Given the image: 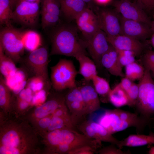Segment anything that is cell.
Returning <instances> with one entry per match:
<instances>
[{
    "label": "cell",
    "instance_id": "obj_1",
    "mask_svg": "<svg viewBox=\"0 0 154 154\" xmlns=\"http://www.w3.org/2000/svg\"><path fill=\"white\" fill-rule=\"evenodd\" d=\"M4 121L0 126V154L36 153L38 139L34 128L23 120Z\"/></svg>",
    "mask_w": 154,
    "mask_h": 154
},
{
    "label": "cell",
    "instance_id": "obj_2",
    "mask_svg": "<svg viewBox=\"0 0 154 154\" xmlns=\"http://www.w3.org/2000/svg\"><path fill=\"white\" fill-rule=\"evenodd\" d=\"M77 26L68 24L57 26L51 36L50 55L75 57L80 54H87L86 42L80 38Z\"/></svg>",
    "mask_w": 154,
    "mask_h": 154
},
{
    "label": "cell",
    "instance_id": "obj_3",
    "mask_svg": "<svg viewBox=\"0 0 154 154\" xmlns=\"http://www.w3.org/2000/svg\"><path fill=\"white\" fill-rule=\"evenodd\" d=\"M50 69V80L54 89L61 91L76 86V78L78 73L72 61L60 59Z\"/></svg>",
    "mask_w": 154,
    "mask_h": 154
},
{
    "label": "cell",
    "instance_id": "obj_4",
    "mask_svg": "<svg viewBox=\"0 0 154 154\" xmlns=\"http://www.w3.org/2000/svg\"><path fill=\"white\" fill-rule=\"evenodd\" d=\"M138 85L139 93L135 105L141 116L149 120L154 114V80L150 71L145 69Z\"/></svg>",
    "mask_w": 154,
    "mask_h": 154
},
{
    "label": "cell",
    "instance_id": "obj_5",
    "mask_svg": "<svg viewBox=\"0 0 154 154\" xmlns=\"http://www.w3.org/2000/svg\"><path fill=\"white\" fill-rule=\"evenodd\" d=\"M23 33L12 25L6 26L0 31V45L5 54L15 63L21 62L24 53Z\"/></svg>",
    "mask_w": 154,
    "mask_h": 154
},
{
    "label": "cell",
    "instance_id": "obj_6",
    "mask_svg": "<svg viewBox=\"0 0 154 154\" xmlns=\"http://www.w3.org/2000/svg\"><path fill=\"white\" fill-rule=\"evenodd\" d=\"M22 62L27 71L33 76L40 77L47 83L51 84L48 75V53L46 47H40L30 52Z\"/></svg>",
    "mask_w": 154,
    "mask_h": 154
},
{
    "label": "cell",
    "instance_id": "obj_7",
    "mask_svg": "<svg viewBox=\"0 0 154 154\" xmlns=\"http://www.w3.org/2000/svg\"><path fill=\"white\" fill-rule=\"evenodd\" d=\"M40 0L31 2L17 0L12 20L26 27L35 26L38 19Z\"/></svg>",
    "mask_w": 154,
    "mask_h": 154
},
{
    "label": "cell",
    "instance_id": "obj_8",
    "mask_svg": "<svg viewBox=\"0 0 154 154\" xmlns=\"http://www.w3.org/2000/svg\"><path fill=\"white\" fill-rule=\"evenodd\" d=\"M87 48L97 67L102 66L101 59L109 49V43L106 34L100 29L86 41Z\"/></svg>",
    "mask_w": 154,
    "mask_h": 154
},
{
    "label": "cell",
    "instance_id": "obj_9",
    "mask_svg": "<svg viewBox=\"0 0 154 154\" xmlns=\"http://www.w3.org/2000/svg\"><path fill=\"white\" fill-rule=\"evenodd\" d=\"M113 10L103 9L96 14L100 29L107 35L111 37L121 35L120 15Z\"/></svg>",
    "mask_w": 154,
    "mask_h": 154
},
{
    "label": "cell",
    "instance_id": "obj_10",
    "mask_svg": "<svg viewBox=\"0 0 154 154\" xmlns=\"http://www.w3.org/2000/svg\"><path fill=\"white\" fill-rule=\"evenodd\" d=\"M114 6L116 10L123 18L137 21L152 26L151 22L142 8L128 0H121L116 2Z\"/></svg>",
    "mask_w": 154,
    "mask_h": 154
},
{
    "label": "cell",
    "instance_id": "obj_11",
    "mask_svg": "<svg viewBox=\"0 0 154 154\" xmlns=\"http://www.w3.org/2000/svg\"><path fill=\"white\" fill-rule=\"evenodd\" d=\"M75 20L78 30L86 41L100 29L97 15L88 8L81 13Z\"/></svg>",
    "mask_w": 154,
    "mask_h": 154
},
{
    "label": "cell",
    "instance_id": "obj_12",
    "mask_svg": "<svg viewBox=\"0 0 154 154\" xmlns=\"http://www.w3.org/2000/svg\"><path fill=\"white\" fill-rule=\"evenodd\" d=\"M121 35L138 40H144L151 35L152 31L149 27L142 23L126 19L120 15Z\"/></svg>",
    "mask_w": 154,
    "mask_h": 154
},
{
    "label": "cell",
    "instance_id": "obj_13",
    "mask_svg": "<svg viewBox=\"0 0 154 154\" xmlns=\"http://www.w3.org/2000/svg\"><path fill=\"white\" fill-rule=\"evenodd\" d=\"M107 38L110 44L116 50L131 51L135 56L140 54L144 48L143 44L139 40L125 35L107 37Z\"/></svg>",
    "mask_w": 154,
    "mask_h": 154
},
{
    "label": "cell",
    "instance_id": "obj_14",
    "mask_svg": "<svg viewBox=\"0 0 154 154\" xmlns=\"http://www.w3.org/2000/svg\"><path fill=\"white\" fill-rule=\"evenodd\" d=\"M69 89L65 101L73 118L74 116L79 117L86 115L85 106L79 87L76 86Z\"/></svg>",
    "mask_w": 154,
    "mask_h": 154
},
{
    "label": "cell",
    "instance_id": "obj_15",
    "mask_svg": "<svg viewBox=\"0 0 154 154\" xmlns=\"http://www.w3.org/2000/svg\"><path fill=\"white\" fill-rule=\"evenodd\" d=\"M85 81L79 88L85 106L86 114H91L100 109V100L91 81Z\"/></svg>",
    "mask_w": 154,
    "mask_h": 154
},
{
    "label": "cell",
    "instance_id": "obj_16",
    "mask_svg": "<svg viewBox=\"0 0 154 154\" xmlns=\"http://www.w3.org/2000/svg\"><path fill=\"white\" fill-rule=\"evenodd\" d=\"M65 104V98L59 96L52 97L35 109L32 114L33 120L35 121L51 115Z\"/></svg>",
    "mask_w": 154,
    "mask_h": 154
},
{
    "label": "cell",
    "instance_id": "obj_17",
    "mask_svg": "<svg viewBox=\"0 0 154 154\" xmlns=\"http://www.w3.org/2000/svg\"><path fill=\"white\" fill-rule=\"evenodd\" d=\"M101 64L112 75L123 77L125 75L118 58L117 50L111 45L109 50L102 56Z\"/></svg>",
    "mask_w": 154,
    "mask_h": 154
},
{
    "label": "cell",
    "instance_id": "obj_18",
    "mask_svg": "<svg viewBox=\"0 0 154 154\" xmlns=\"http://www.w3.org/2000/svg\"><path fill=\"white\" fill-rule=\"evenodd\" d=\"M88 8L82 0H60V11L69 21L75 20L84 10Z\"/></svg>",
    "mask_w": 154,
    "mask_h": 154
},
{
    "label": "cell",
    "instance_id": "obj_19",
    "mask_svg": "<svg viewBox=\"0 0 154 154\" xmlns=\"http://www.w3.org/2000/svg\"><path fill=\"white\" fill-rule=\"evenodd\" d=\"M78 61L79 67L78 73L82 75L86 81H91L98 74L97 66L94 61L87 54H82L75 57Z\"/></svg>",
    "mask_w": 154,
    "mask_h": 154
},
{
    "label": "cell",
    "instance_id": "obj_20",
    "mask_svg": "<svg viewBox=\"0 0 154 154\" xmlns=\"http://www.w3.org/2000/svg\"><path fill=\"white\" fill-rule=\"evenodd\" d=\"M27 76L24 70L18 68L13 73L4 78L6 85L12 93L17 95L26 86Z\"/></svg>",
    "mask_w": 154,
    "mask_h": 154
},
{
    "label": "cell",
    "instance_id": "obj_21",
    "mask_svg": "<svg viewBox=\"0 0 154 154\" xmlns=\"http://www.w3.org/2000/svg\"><path fill=\"white\" fill-rule=\"evenodd\" d=\"M149 144H154V133L151 131L148 135L131 134L124 139L120 141L117 145L121 149L124 146L136 147Z\"/></svg>",
    "mask_w": 154,
    "mask_h": 154
},
{
    "label": "cell",
    "instance_id": "obj_22",
    "mask_svg": "<svg viewBox=\"0 0 154 154\" xmlns=\"http://www.w3.org/2000/svg\"><path fill=\"white\" fill-rule=\"evenodd\" d=\"M92 128L89 137L91 139L111 143L116 145H118L120 141L115 137L106 129L96 122L89 121Z\"/></svg>",
    "mask_w": 154,
    "mask_h": 154
},
{
    "label": "cell",
    "instance_id": "obj_23",
    "mask_svg": "<svg viewBox=\"0 0 154 154\" xmlns=\"http://www.w3.org/2000/svg\"><path fill=\"white\" fill-rule=\"evenodd\" d=\"M12 92L6 85L4 78L0 76V106L5 115L10 114L14 108L11 95Z\"/></svg>",
    "mask_w": 154,
    "mask_h": 154
},
{
    "label": "cell",
    "instance_id": "obj_24",
    "mask_svg": "<svg viewBox=\"0 0 154 154\" xmlns=\"http://www.w3.org/2000/svg\"><path fill=\"white\" fill-rule=\"evenodd\" d=\"M22 40L25 49L30 52L39 48L41 44L40 35L34 31L28 30L23 32Z\"/></svg>",
    "mask_w": 154,
    "mask_h": 154
},
{
    "label": "cell",
    "instance_id": "obj_25",
    "mask_svg": "<svg viewBox=\"0 0 154 154\" xmlns=\"http://www.w3.org/2000/svg\"><path fill=\"white\" fill-rule=\"evenodd\" d=\"M108 100L117 108L128 105L129 100L127 94L119 84L111 89L108 95Z\"/></svg>",
    "mask_w": 154,
    "mask_h": 154
},
{
    "label": "cell",
    "instance_id": "obj_26",
    "mask_svg": "<svg viewBox=\"0 0 154 154\" xmlns=\"http://www.w3.org/2000/svg\"><path fill=\"white\" fill-rule=\"evenodd\" d=\"M15 5L11 0H0V23L5 26H11V22Z\"/></svg>",
    "mask_w": 154,
    "mask_h": 154
},
{
    "label": "cell",
    "instance_id": "obj_27",
    "mask_svg": "<svg viewBox=\"0 0 154 154\" xmlns=\"http://www.w3.org/2000/svg\"><path fill=\"white\" fill-rule=\"evenodd\" d=\"M15 62L5 54L0 45V71L1 74L5 78L17 70Z\"/></svg>",
    "mask_w": 154,
    "mask_h": 154
},
{
    "label": "cell",
    "instance_id": "obj_28",
    "mask_svg": "<svg viewBox=\"0 0 154 154\" xmlns=\"http://www.w3.org/2000/svg\"><path fill=\"white\" fill-rule=\"evenodd\" d=\"M74 125V123L71 117L52 116L49 125L46 131L44 133L64 127H67L73 128Z\"/></svg>",
    "mask_w": 154,
    "mask_h": 154
},
{
    "label": "cell",
    "instance_id": "obj_29",
    "mask_svg": "<svg viewBox=\"0 0 154 154\" xmlns=\"http://www.w3.org/2000/svg\"><path fill=\"white\" fill-rule=\"evenodd\" d=\"M93 87L99 96L102 97L108 95L111 89L108 81L105 78L97 74L94 76L91 81Z\"/></svg>",
    "mask_w": 154,
    "mask_h": 154
},
{
    "label": "cell",
    "instance_id": "obj_30",
    "mask_svg": "<svg viewBox=\"0 0 154 154\" xmlns=\"http://www.w3.org/2000/svg\"><path fill=\"white\" fill-rule=\"evenodd\" d=\"M145 71V68L135 61L125 66V76L132 81L140 80Z\"/></svg>",
    "mask_w": 154,
    "mask_h": 154
},
{
    "label": "cell",
    "instance_id": "obj_31",
    "mask_svg": "<svg viewBox=\"0 0 154 154\" xmlns=\"http://www.w3.org/2000/svg\"><path fill=\"white\" fill-rule=\"evenodd\" d=\"M41 12L60 16V0H41Z\"/></svg>",
    "mask_w": 154,
    "mask_h": 154
},
{
    "label": "cell",
    "instance_id": "obj_32",
    "mask_svg": "<svg viewBox=\"0 0 154 154\" xmlns=\"http://www.w3.org/2000/svg\"><path fill=\"white\" fill-rule=\"evenodd\" d=\"M51 84L47 83L43 78L38 76H34L28 79L26 86L29 88L33 93L44 89V86L50 87Z\"/></svg>",
    "mask_w": 154,
    "mask_h": 154
},
{
    "label": "cell",
    "instance_id": "obj_33",
    "mask_svg": "<svg viewBox=\"0 0 154 154\" xmlns=\"http://www.w3.org/2000/svg\"><path fill=\"white\" fill-rule=\"evenodd\" d=\"M116 50L119 62L122 67H125L135 61V55L133 52L128 50Z\"/></svg>",
    "mask_w": 154,
    "mask_h": 154
},
{
    "label": "cell",
    "instance_id": "obj_34",
    "mask_svg": "<svg viewBox=\"0 0 154 154\" xmlns=\"http://www.w3.org/2000/svg\"><path fill=\"white\" fill-rule=\"evenodd\" d=\"M41 25L43 29L56 26L60 20V16L41 12Z\"/></svg>",
    "mask_w": 154,
    "mask_h": 154
},
{
    "label": "cell",
    "instance_id": "obj_35",
    "mask_svg": "<svg viewBox=\"0 0 154 154\" xmlns=\"http://www.w3.org/2000/svg\"><path fill=\"white\" fill-rule=\"evenodd\" d=\"M102 145H86L82 146L69 151L68 154H93Z\"/></svg>",
    "mask_w": 154,
    "mask_h": 154
},
{
    "label": "cell",
    "instance_id": "obj_36",
    "mask_svg": "<svg viewBox=\"0 0 154 154\" xmlns=\"http://www.w3.org/2000/svg\"><path fill=\"white\" fill-rule=\"evenodd\" d=\"M126 92L129 100L128 106H133L135 105L139 93L138 84L133 83L131 87Z\"/></svg>",
    "mask_w": 154,
    "mask_h": 154
},
{
    "label": "cell",
    "instance_id": "obj_37",
    "mask_svg": "<svg viewBox=\"0 0 154 154\" xmlns=\"http://www.w3.org/2000/svg\"><path fill=\"white\" fill-rule=\"evenodd\" d=\"M52 117L51 115L35 121L36 125L35 129L36 131H37L38 129L41 134L45 133L49 125Z\"/></svg>",
    "mask_w": 154,
    "mask_h": 154
},
{
    "label": "cell",
    "instance_id": "obj_38",
    "mask_svg": "<svg viewBox=\"0 0 154 154\" xmlns=\"http://www.w3.org/2000/svg\"><path fill=\"white\" fill-rule=\"evenodd\" d=\"M34 93L31 102V106H38L46 102L47 92L45 90L43 89Z\"/></svg>",
    "mask_w": 154,
    "mask_h": 154
},
{
    "label": "cell",
    "instance_id": "obj_39",
    "mask_svg": "<svg viewBox=\"0 0 154 154\" xmlns=\"http://www.w3.org/2000/svg\"><path fill=\"white\" fill-rule=\"evenodd\" d=\"M143 62L145 68L152 72H154V51L148 50L144 55Z\"/></svg>",
    "mask_w": 154,
    "mask_h": 154
},
{
    "label": "cell",
    "instance_id": "obj_40",
    "mask_svg": "<svg viewBox=\"0 0 154 154\" xmlns=\"http://www.w3.org/2000/svg\"><path fill=\"white\" fill-rule=\"evenodd\" d=\"M114 144L106 146L100 149L97 153L100 154H126L130 152L123 151Z\"/></svg>",
    "mask_w": 154,
    "mask_h": 154
},
{
    "label": "cell",
    "instance_id": "obj_41",
    "mask_svg": "<svg viewBox=\"0 0 154 154\" xmlns=\"http://www.w3.org/2000/svg\"><path fill=\"white\" fill-rule=\"evenodd\" d=\"M31 106V103L27 101L20 99L17 97L16 101L14 104L16 109L19 112H24L29 109Z\"/></svg>",
    "mask_w": 154,
    "mask_h": 154
},
{
    "label": "cell",
    "instance_id": "obj_42",
    "mask_svg": "<svg viewBox=\"0 0 154 154\" xmlns=\"http://www.w3.org/2000/svg\"><path fill=\"white\" fill-rule=\"evenodd\" d=\"M133 82L132 81L125 76L122 79L119 85L125 92L131 87Z\"/></svg>",
    "mask_w": 154,
    "mask_h": 154
},
{
    "label": "cell",
    "instance_id": "obj_43",
    "mask_svg": "<svg viewBox=\"0 0 154 154\" xmlns=\"http://www.w3.org/2000/svg\"><path fill=\"white\" fill-rule=\"evenodd\" d=\"M141 6L147 9H154V0H138Z\"/></svg>",
    "mask_w": 154,
    "mask_h": 154
},
{
    "label": "cell",
    "instance_id": "obj_44",
    "mask_svg": "<svg viewBox=\"0 0 154 154\" xmlns=\"http://www.w3.org/2000/svg\"><path fill=\"white\" fill-rule=\"evenodd\" d=\"M97 3L100 4H105L109 2L110 0H95Z\"/></svg>",
    "mask_w": 154,
    "mask_h": 154
},
{
    "label": "cell",
    "instance_id": "obj_45",
    "mask_svg": "<svg viewBox=\"0 0 154 154\" xmlns=\"http://www.w3.org/2000/svg\"><path fill=\"white\" fill-rule=\"evenodd\" d=\"M151 42L152 45L154 48V33H153V34L151 35Z\"/></svg>",
    "mask_w": 154,
    "mask_h": 154
},
{
    "label": "cell",
    "instance_id": "obj_46",
    "mask_svg": "<svg viewBox=\"0 0 154 154\" xmlns=\"http://www.w3.org/2000/svg\"><path fill=\"white\" fill-rule=\"evenodd\" d=\"M148 153L149 154H154V146L151 147L149 149Z\"/></svg>",
    "mask_w": 154,
    "mask_h": 154
},
{
    "label": "cell",
    "instance_id": "obj_47",
    "mask_svg": "<svg viewBox=\"0 0 154 154\" xmlns=\"http://www.w3.org/2000/svg\"><path fill=\"white\" fill-rule=\"evenodd\" d=\"M151 27L152 28L151 29L152 31V32H153V33H154V21Z\"/></svg>",
    "mask_w": 154,
    "mask_h": 154
},
{
    "label": "cell",
    "instance_id": "obj_48",
    "mask_svg": "<svg viewBox=\"0 0 154 154\" xmlns=\"http://www.w3.org/2000/svg\"><path fill=\"white\" fill-rule=\"evenodd\" d=\"M86 3H89L92 1L93 0H82Z\"/></svg>",
    "mask_w": 154,
    "mask_h": 154
},
{
    "label": "cell",
    "instance_id": "obj_49",
    "mask_svg": "<svg viewBox=\"0 0 154 154\" xmlns=\"http://www.w3.org/2000/svg\"><path fill=\"white\" fill-rule=\"evenodd\" d=\"M26 0L29 1H31V2H35V1H36L39 0Z\"/></svg>",
    "mask_w": 154,
    "mask_h": 154
},
{
    "label": "cell",
    "instance_id": "obj_50",
    "mask_svg": "<svg viewBox=\"0 0 154 154\" xmlns=\"http://www.w3.org/2000/svg\"><path fill=\"white\" fill-rule=\"evenodd\" d=\"M11 0L12 1L13 3L15 6L17 0Z\"/></svg>",
    "mask_w": 154,
    "mask_h": 154
},
{
    "label": "cell",
    "instance_id": "obj_51",
    "mask_svg": "<svg viewBox=\"0 0 154 154\" xmlns=\"http://www.w3.org/2000/svg\"><path fill=\"white\" fill-rule=\"evenodd\" d=\"M151 74L152 75V76H153V77H154V72H151Z\"/></svg>",
    "mask_w": 154,
    "mask_h": 154
},
{
    "label": "cell",
    "instance_id": "obj_52",
    "mask_svg": "<svg viewBox=\"0 0 154 154\" xmlns=\"http://www.w3.org/2000/svg\"></svg>",
    "mask_w": 154,
    "mask_h": 154
}]
</instances>
